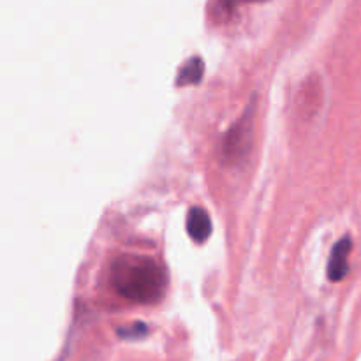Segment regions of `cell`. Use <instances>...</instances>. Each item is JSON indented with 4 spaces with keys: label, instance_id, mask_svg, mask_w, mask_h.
Segmentation results:
<instances>
[{
    "label": "cell",
    "instance_id": "obj_1",
    "mask_svg": "<svg viewBox=\"0 0 361 361\" xmlns=\"http://www.w3.org/2000/svg\"><path fill=\"white\" fill-rule=\"evenodd\" d=\"M111 286L122 298L133 303L161 302L168 288V275L154 257L141 254H123L113 261Z\"/></svg>",
    "mask_w": 361,
    "mask_h": 361
},
{
    "label": "cell",
    "instance_id": "obj_2",
    "mask_svg": "<svg viewBox=\"0 0 361 361\" xmlns=\"http://www.w3.org/2000/svg\"><path fill=\"white\" fill-rule=\"evenodd\" d=\"M254 104L243 111L238 122L233 123L231 129L228 130L222 143V155L226 161L238 162L240 159L245 157L250 148V140H252V127H254Z\"/></svg>",
    "mask_w": 361,
    "mask_h": 361
},
{
    "label": "cell",
    "instance_id": "obj_3",
    "mask_svg": "<svg viewBox=\"0 0 361 361\" xmlns=\"http://www.w3.org/2000/svg\"><path fill=\"white\" fill-rule=\"evenodd\" d=\"M353 249L351 236H342L334 245L328 259V279L331 282H341L349 271V252Z\"/></svg>",
    "mask_w": 361,
    "mask_h": 361
},
{
    "label": "cell",
    "instance_id": "obj_4",
    "mask_svg": "<svg viewBox=\"0 0 361 361\" xmlns=\"http://www.w3.org/2000/svg\"><path fill=\"white\" fill-rule=\"evenodd\" d=\"M187 233L196 243H204L212 235V221L208 212L203 207H192L187 212L185 219Z\"/></svg>",
    "mask_w": 361,
    "mask_h": 361
},
{
    "label": "cell",
    "instance_id": "obj_5",
    "mask_svg": "<svg viewBox=\"0 0 361 361\" xmlns=\"http://www.w3.org/2000/svg\"><path fill=\"white\" fill-rule=\"evenodd\" d=\"M204 74V62L201 56H190L187 62L178 69L176 74V87H189V85H197L203 80Z\"/></svg>",
    "mask_w": 361,
    "mask_h": 361
},
{
    "label": "cell",
    "instance_id": "obj_6",
    "mask_svg": "<svg viewBox=\"0 0 361 361\" xmlns=\"http://www.w3.org/2000/svg\"><path fill=\"white\" fill-rule=\"evenodd\" d=\"M236 9V4L231 2H214L208 4V11H210V18L215 21H229L235 13L233 11Z\"/></svg>",
    "mask_w": 361,
    "mask_h": 361
},
{
    "label": "cell",
    "instance_id": "obj_7",
    "mask_svg": "<svg viewBox=\"0 0 361 361\" xmlns=\"http://www.w3.org/2000/svg\"><path fill=\"white\" fill-rule=\"evenodd\" d=\"M118 337L129 338V341H134V338H141L148 334V326L145 323H134L130 326H123L116 330Z\"/></svg>",
    "mask_w": 361,
    "mask_h": 361
}]
</instances>
